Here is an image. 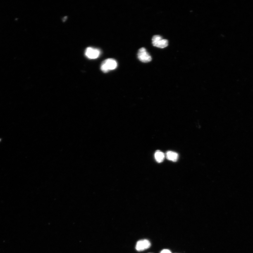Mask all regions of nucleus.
Here are the masks:
<instances>
[{"instance_id":"1","label":"nucleus","mask_w":253,"mask_h":253,"mask_svg":"<svg viewBox=\"0 0 253 253\" xmlns=\"http://www.w3.org/2000/svg\"><path fill=\"white\" fill-rule=\"evenodd\" d=\"M118 66L116 60L112 58L106 59L101 64V69L104 73H106L109 70L115 69Z\"/></svg>"},{"instance_id":"2","label":"nucleus","mask_w":253,"mask_h":253,"mask_svg":"<svg viewBox=\"0 0 253 253\" xmlns=\"http://www.w3.org/2000/svg\"><path fill=\"white\" fill-rule=\"evenodd\" d=\"M152 42L153 46L158 48H164L168 46V41L163 39L159 35L154 36L152 38Z\"/></svg>"},{"instance_id":"3","label":"nucleus","mask_w":253,"mask_h":253,"mask_svg":"<svg viewBox=\"0 0 253 253\" xmlns=\"http://www.w3.org/2000/svg\"><path fill=\"white\" fill-rule=\"evenodd\" d=\"M137 57L140 61L144 63H148L152 60L150 55L144 48H140L137 53Z\"/></svg>"},{"instance_id":"4","label":"nucleus","mask_w":253,"mask_h":253,"mask_svg":"<svg viewBox=\"0 0 253 253\" xmlns=\"http://www.w3.org/2000/svg\"><path fill=\"white\" fill-rule=\"evenodd\" d=\"M85 54L89 59H95L99 57L101 54V51L96 48L88 47L86 50Z\"/></svg>"},{"instance_id":"5","label":"nucleus","mask_w":253,"mask_h":253,"mask_svg":"<svg viewBox=\"0 0 253 253\" xmlns=\"http://www.w3.org/2000/svg\"><path fill=\"white\" fill-rule=\"evenodd\" d=\"M151 246L150 242L147 240L138 241L136 245V249L137 251H141L149 248Z\"/></svg>"},{"instance_id":"6","label":"nucleus","mask_w":253,"mask_h":253,"mask_svg":"<svg viewBox=\"0 0 253 253\" xmlns=\"http://www.w3.org/2000/svg\"><path fill=\"white\" fill-rule=\"evenodd\" d=\"M166 156L167 159L173 162L177 161L178 159V154L177 153L172 151H167L166 153Z\"/></svg>"},{"instance_id":"7","label":"nucleus","mask_w":253,"mask_h":253,"mask_svg":"<svg viewBox=\"0 0 253 253\" xmlns=\"http://www.w3.org/2000/svg\"><path fill=\"white\" fill-rule=\"evenodd\" d=\"M154 156L156 161L159 163L162 162L165 158L164 154L160 151H156Z\"/></svg>"},{"instance_id":"8","label":"nucleus","mask_w":253,"mask_h":253,"mask_svg":"<svg viewBox=\"0 0 253 253\" xmlns=\"http://www.w3.org/2000/svg\"><path fill=\"white\" fill-rule=\"evenodd\" d=\"M160 253H172L169 250L167 249H163L162 251L160 252Z\"/></svg>"}]
</instances>
